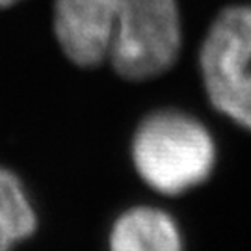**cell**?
I'll return each mask as SVG.
<instances>
[{"instance_id": "1", "label": "cell", "mask_w": 251, "mask_h": 251, "mask_svg": "<svg viewBox=\"0 0 251 251\" xmlns=\"http://www.w3.org/2000/svg\"><path fill=\"white\" fill-rule=\"evenodd\" d=\"M130 162L147 188L160 196H182L212 177L218 145L208 126L180 108L145 114L130 138Z\"/></svg>"}, {"instance_id": "2", "label": "cell", "mask_w": 251, "mask_h": 251, "mask_svg": "<svg viewBox=\"0 0 251 251\" xmlns=\"http://www.w3.org/2000/svg\"><path fill=\"white\" fill-rule=\"evenodd\" d=\"M198 69L212 108L251 132V2L216 13L199 45Z\"/></svg>"}, {"instance_id": "3", "label": "cell", "mask_w": 251, "mask_h": 251, "mask_svg": "<svg viewBox=\"0 0 251 251\" xmlns=\"http://www.w3.org/2000/svg\"><path fill=\"white\" fill-rule=\"evenodd\" d=\"M179 0H121L106 63L126 82H149L173 69L182 52Z\"/></svg>"}, {"instance_id": "4", "label": "cell", "mask_w": 251, "mask_h": 251, "mask_svg": "<svg viewBox=\"0 0 251 251\" xmlns=\"http://www.w3.org/2000/svg\"><path fill=\"white\" fill-rule=\"evenodd\" d=\"M121 0H54L52 34L62 54L80 69L108 60Z\"/></svg>"}, {"instance_id": "5", "label": "cell", "mask_w": 251, "mask_h": 251, "mask_svg": "<svg viewBox=\"0 0 251 251\" xmlns=\"http://www.w3.org/2000/svg\"><path fill=\"white\" fill-rule=\"evenodd\" d=\"M108 251H184L177 220L162 206L134 205L112 224Z\"/></svg>"}, {"instance_id": "6", "label": "cell", "mask_w": 251, "mask_h": 251, "mask_svg": "<svg viewBox=\"0 0 251 251\" xmlns=\"http://www.w3.org/2000/svg\"><path fill=\"white\" fill-rule=\"evenodd\" d=\"M39 216L25 182L0 164V225L15 240H26L37 231Z\"/></svg>"}, {"instance_id": "7", "label": "cell", "mask_w": 251, "mask_h": 251, "mask_svg": "<svg viewBox=\"0 0 251 251\" xmlns=\"http://www.w3.org/2000/svg\"><path fill=\"white\" fill-rule=\"evenodd\" d=\"M15 240L6 233V229L0 225V251H11L13 250V246H15Z\"/></svg>"}, {"instance_id": "8", "label": "cell", "mask_w": 251, "mask_h": 251, "mask_svg": "<svg viewBox=\"0 0 251 251\" xmlns=\"http://www.w3.org/2000/svg\"><path fill=\"white\" fill-rule=\"evenodd\" d=\"M19 2H23V0H0V9L13 8L15 4H19Z\"/></svg>"}]
</instances>
